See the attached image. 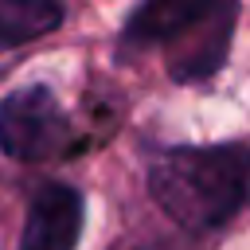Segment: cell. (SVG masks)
<instances>
[{
	"instance_id": "5",
	"label": "cell",
	"mask_w": 250,
	"mask_h": 250,
	"mask_svg": "<svg viewBox=\"0 0 250 250\" xmlns=\"http://www.w3.org/2000/svg\"><path fill=\"white\" fill-rule=\"evenodd\" d=\"M62 23L59 0H0V51L23 47Z\"/></svg>"
},
{
	"instance_id": "1",
	"label": "cell",
	"mask_w": 250,
	"mask_h": 250,
	"mask_svg": "<svg viewBox=\"0 0 250 250\" xmlns=\"http://www.w3.org/2000/svg\"><path fill=\"white\" fill-rule=\"evenodd\" d=\"M148 191L180 227L215 230L250 195V148L242 145L168 148L148 168Z\"/></svg>"
},
{
	"instance_id": "4",
	"label": "cell",
	"mask_w": 250,
	"mask_h": 250,
	"mask_svg": "<svg viewBox=\"0 0 250 250\" xmlns=\"http://www.w3.org/2000/svg\"><path fill=\"white\" fill-rule=\"evenodd\" d=\"M82 234V195L70 184H43L31 195L20 250H74Z\"/></svg>"
},
{
	"instance_id": "3",
	"label": "cell",
	"mask_w": 250,
	"mask_h": 250,
	"mask_svg": "<svg viewBox=\"0 0 250 250\" xmlns=\"http://www.w3.org/2000/svg\"><path fill=\"white\" fill-rule=\"evenodd\" d=\"M74 145H78L74 129L51 90L27 86L0 102V148L12 160H23V164L59 160Z\"/></svg>"
},
{
	"instance_id": "2",
	"label": "cell",
	"mask_w": 250,
	"mask_h": 250,
	"mask_svg": "<svg viewBox=\"0 0 250 250\" xmlns=\"http://www.w3.org/2000/svg\"><path fill=\"white\" fill-rule=\"evenodd\" d=\"M234 0H141L121 27L125 51H164L176 82H199L227 59Z\"/></svg>"
}]
</instances>
